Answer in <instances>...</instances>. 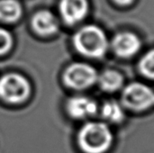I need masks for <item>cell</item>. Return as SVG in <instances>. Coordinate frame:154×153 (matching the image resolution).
I'll use <instances>...</instances> for the list:
<instances>
[{
    "instance_id": "1",
    "label": "cell",
    "mask_w": 154,
    "mask_h": 153,
    "mask_svg": "<svg viewBox=\"0 0 154 153\" xmlns=\"http://www.w3.org/2000/svg\"><path fill=\"white\" fill-rule=\"evenodd\" d=\"M78 142L84 152L105 153L112 146L114 136L106 124L90 122L79 130Z\"/></svg>"
},
{
    "instance_id": "2",
    "label": "cell",
    "mask_w": 154,
    "mask_h": 153,
    "mask_svg": "<svg viewBox=\"0 0 154 153\" xmlns=\"http://www.w3.org/2000/svg\"><path fill=\"white\" fill-rule=\"evenodd\" d=\"M73 43L80 54L95 59L105 56L108 49V40L105 32L93 24L80 28L73 37Z\"/></svg>"
},
{
    "instance_id": "3",
    "label": "cell",
    "mask_w": 154,
    "mask_h": 153,
    "mask_svg": "<svg viewBox=\"0 0 154 153\" xmlns=\"http://www.w3.org/2000/svg\"><path fill=\"white\" fill-rule=\"evenodd\" d=\"M30 94L28 80L19 74H7L0 78V97L12 104L24 101Z\"/></svg>"
},
{
    "instance_id": "4",
    "label": "cell",
    "mask_w": 154,
    "mask_h": 153,
    "mask_svg": "<svg viewBox=\"0 0 154 153\" xmlns=\"http://www.w3.org/2000/svg\"><path fill=\"white\" fill-rule=\"evenodd\" d=\"M123 102L133 111H145L154 106V91L145 84L132 83L123 92Z\"/></svg>"
},
{
    "instance_id": "5",
    "label": "cell",
    "mask_w": 154,
    "mask_h": 153,
    "mask_svg": "<svg viewBox=\"0 0 154 153\" xmlns=\"http://www.w3.org/2000/svg\"><path fill=\"white\" fill-rule=\"evenodd\" d=\"M63 78L68 87L74 89H85L94 85L97 81L98 76L92 66L77 62L68 67Z\"/></svg>"
},
{
    "instance_id": "6",
    "label": "cell",
    "mask_w": 154,
    "mask_h": 153,
    "mask_svg": "<svg viewBox=\"0 0 154 153\" xmlns=\"http://www.w3.org/2000/svg\"><path fill=\"white\" fill-rule=\"evenodd\" d=\"M112 47L116 55L121 58H130L135 55L142 47L140 38L134 32H123L116 35Z\"/></svg>"
},
{
    "instance_id": "7",
    "label": "cell",
    "mask_w": 154,
    "mask_h": 153,
    "mask_svg": "<svg viewBox=\"0 0 154 153\" xmlns=\"http://www.w3.org/2000/svg\"><path fill=\"white\" fill-rule=\"evenodd\" d=\"M88 11V0H61L60 3V13L68 24L73 25L81 22Z\"/></svg>"
},
{
    "instance_id": "8",
    "label": "cell",
    "mask_w": 154,
    "mask_h": 153,
    "mask_svg": "<svg viewBox=\"0 0 154 153\" xmlns=\"http://www.w3.org/2000/svg\"><path fill=\"white\" fill-rule=\"evenodd\" d=\"M67 109L70 116L76 119H83L94 115L97 111L95 101L86 96H74L67 104Z\"/></svg>"
},
{
    "instance_id": "9",
    "label": "cell",
    "mask_w": 154,
    "mask_h": 153,
    "mask_svg": "<svg viewBox=\"0 0 154 153\" xmlns=\"http://www.w3.org/2000/svg\"><path fill=\"white\" fill-rule=\"evenodd\" d=\"M32 24L36 32L44 36L55 33L59 26L54 14L47 10L36 13L32 17Z\"/></svg>"
},
{
    "instance_id": "10",
    "label": "cell",
    "mask_w": 154,
    "mask_h": 153,
    "mask_svg": "<svg viewBox=\"0 0 154 153\" xmlns=\"http://www.w3.org/2000/svg\"><path fill=\"white\" fill-rule=\"evenodd\" d=\"M22 14V6L17 0H0V21L14 23Z\"/></svg>"
},
{
    "instance_id": "11",
    "label": "cell",
    "mask_w": 154,
    "mask_h": 153,
    "mask_svg": "<svg viewBox=\"0 0 154 153\" xmlns=\"http://www.w3.org/2000/svg\"><path fill=\"white\" fill-rule=\"evenodd\" d=\"M101 88L106 92H115L123 85L122 75L115 70H106L97 78Z\"/></svg>"
},
{
    "instance_id": "12",
    "label": "cell",
    "mask_w": 154,
    "mask_h": 153,
    "mask_svg": "<svg viewBox=\"0 0 154 153\" xmlns=\"http://www.w3.org/2000/svg\"><path fill=\"white\" fill-rule=\"evenodd\" d=\"M102 115L110 123L119 124L124 120L125 112L122 106L116 101H107L102 107Z\"/></svg>"
},
{
    "instance_id": "13",
    "label": "cell",
    "mask_w": 154,
    "mask_h": 153,
    "mask_svg": "<svg viewBox=\"0 0 154 153\" xmlns=\"http://www.w3.org/2000/svg\"><path fill=\"white\" fill-rule=\"evenodd\" d=\"M139 68L143 76L154 79V49L148 51L143 57L140 61Z\"/></svg>"
},
{
    "instance_id": "14",
    "label": "cell",
    "mask_w": 154,
    "mask_h": 153,
    "mask_svg": "<svg viewBox=\"0 0 154 153\" xmlns=\"http://www.w3.org/2000/svg\"><path fill=\"white\" fill-rule=\"evenodd\" d=\"M13 45V38L11 33L4 29L0 28V54H4L8 51Z\"/></svg>"
},
{
    "instance_id": "15",
    "label": "cell",
    "mask_w": 154,
    "mask_h": 153,
    "mask_svg": "<svg viewBox=\"0 0 154 153\" xmlns=\"http://www.w3.org/2000/svg\"><path fill=\"white\" fill-rule=\"evenodd\" d=\"M117 4L119 5H129L131 4L134 0H115Z\"/></svg>"
}]
</instances>
